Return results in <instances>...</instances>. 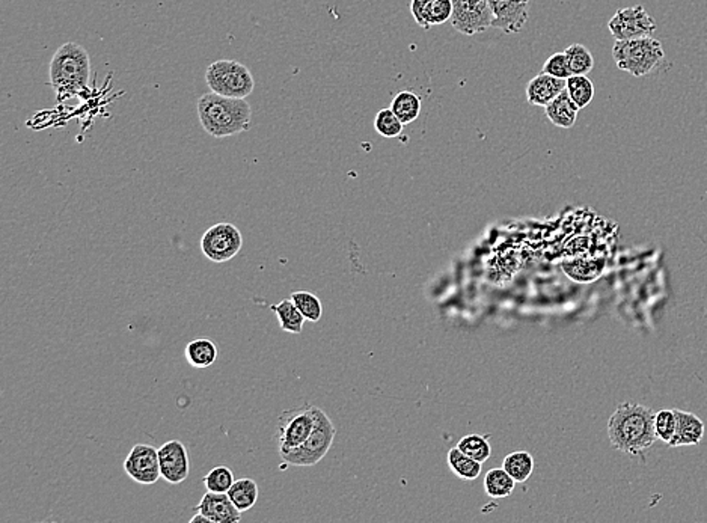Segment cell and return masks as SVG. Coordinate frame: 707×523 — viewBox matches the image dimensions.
<instances>
[{
    "label": "cell",
    "instance_id": "6da1fadb",
    "mask_svg": "<svg viewBox=\"0 0 707 523\" xmlns=\"http://www.w3.org/2000/svg\"><path fill=\"white\" fill-rule=\"evenodd\" d=\"M654 413L638 402H623L608 421V438L619 451L636 456L656 442Z\"/></svg>",
    "mask_w": 707,
    "mask_h": 523
},
{
    "label": "cell",
    "instance_id": "7a4b0ae2",
    "mask_svg": "<svg viewBox=\"0 0 707 523\" xmlns=\"http://www.w3.org/2000/svg\"><path fill=\"white\" fill-rule=\"evenodd\" d=\"M198 118L211 138H231L250 131L252 109L246 99H230L210 91L198 100Z\"/></svg>",
    "mask_w": 707,
    "mask_h": 523
},
{
    "label": "cell",
    "instance_id": "3957f363",
    "mask_svg": "<svg viewBox=\"0 0 707 523\" xmlns=\"http://www.w3.org/2000/svg\"><path fill=\"white\" fill-rule=\"evenodd\" d=\"M50 85L59 97L86 90L91 77V59L81 44L65 43L54 52L49 63Z\"/></svg>",
    "mask_w": 707,
    "mask_h": 523
},
{
    "label": "cell",
    "instance_id": "277c9868",
    "mask_svg": "<svg viewBox=\"0 0 707 523\" xmlns=\"http://www.w3.org/2000/svg\"><path fill=\"white\" fill-rule=\"evenodd\" d=\"M613 58L622 72L633 77H645L663 67L665 52L661 41L653 36H643L635 40L615 41Z\"/></svg>",
    "mask_w": 707,
    "mask_h": 523
},
{
    "label": "cell",
    "instance_id": "5b68a950",
    "mask_svg": "<svg viewBox=\"0 0 707 523\" xmlns=\"http://www.w3.org/2000/svg\"><path fill=\"white\" fill-rule=\"evenodd\" d=\"M205 83L214 94L230 99H246L254 92L255 81L250 68L232 59L210 63Z\"/></svg>",
    "mask_w": 707,
    "mask_h": 523
},
{
    "label": "cell",
    "instance_id": "8992f818",
    "mask_svg": "<svg viewBox=\"0 0 707 523\" xmlns=\"http://www.w3.org/2000/svg\"><path fill=\"white\" fill-rule=\"evenodd\" d=\"M314 411H316V425H314L309 438L300 447L293 448L289 451L278 452L282 461L289 466H302V468L303 466H316L329 452L330 447L334 443L335 434H337L334 422L319 407H316Z\"/></svg>",
    "mask_w": 707,
    "mask_h": 523
},
{
    "label": "cell",
    "instance_id": "52a82bcc",
    "mask_svg": "<svg viewBox=\"0 0 707 523\" xmlns=\"http://www.w3.org/2000/svg\"><path fill=\"white\" fill-rule=\"evenodd\" d=\"M316 406H305L282 412L276 427L278 452L289 451L302 445L316 425Z\"/></svg>",
    "mask_w": 707,
    "mask_h": 523
},
{
    "label": "cell",
    "instance_id": "ba28073f",
    "mask_svg": "<svg viewBox=\"0 0 707 523\" xmlns=\"http://www.w3.org/2000/svg\"><path fill=\"white\" fill-rule=\"evenodd\" d=\"M243 236L236 225L219 222L201 237V252L211 263H227L241 251Z\"/></svg>",
    "mask_w": 707,
    "mask_h": 523
},
{
    "label": "cell",
    "instance_id": "9c48e42d",
    "mask_svg": "<svg viewBox=\"0 0 707 523\" xmlns=\"http://www.w3.org/2000/svg\"><path fill=\"white\" fill-rule=\"evenodd\" d=\"M451 24L462 35L472 36L494 27L489 0H451Z\"/></svg>",
    "mask_w": 707,
    "mask_h": 523
},
{
    "label": "cell",
    "instance_id": "30bf717a",
    "mask_svg": "<svg viewBox=\"0 0 707 523\" xmlns=\"http://www.w3.org/2000/svg\"><path fill=\"white\" fill-rule=\"evenodd\" d=\"M608 29L615 41H624L653 36L658 26L643 5H635L619 9L608 23Z\"/></svg>",
    "mask_w": 707,
    "mask_h": 523
},
{
    "label": "cell",
    "instance_id": "8fae6325",
    "mask_svg": "<svg viewBox=\"0 0 707 523\" xmlns=\"http://www.w3.org/2000/svg\"><path fill=\"white\" fill-rule=\"evenodd\" d=\"M124 470L134 483L142 486L156 484L162 479L159 450L147 443L134 445L125 459Z\"/></svg>",
    "mask_w": 707,
    "mask_h": 523
},
{
    "label": "cell",
    "instance_id": "7c38bea8",
    "mask_svg": "<svg viewBox=\"0 0 707 523\" xmlns=\"http://www.w3.org/2000/svg\"><path fill=\"white\" fill-rule=\"evenodd\" d=\"M162 479L166 483L182 484L191 474V460L184 443L177 439L163 443L159 448Z\"/></svg>",
    "mask_w": 707,
    "mask_h": 523
},
{
    "label": "cell",
    "instance_id": "4fadbf2b",
    "mask_svg": "<svg viewBox=\"0 0 707 523\" xmlns=\"http://www.w3.org/2000/svg\"><path fill=\"white\" fill-rule=\"evenodd\" d=\"M531 0H489L494 27L504 34H519L530 18Z\"/></svg>",
    "mask_w": 707,
    "mask_h": 523
},
{
    "label": "cell",
    "instance_id": "5bb4252c",
    "mask_svg": "<svg viewBox=\"0 0 707 523\" xmlns=\"http://www.w3.org/2000/svg\"><path fill=\"white\" fill-rule=\"evenodd\" d=\"M196 511H200L211 523H236L241 522V513L232 504L228 493L209 492L201 498L200 504L196 506Z\"/></svg>",
    "mask_w": 707,
    "mask_h": 523
},
{
    "label": "cell",
    "instance_id": "9a60e30c",
    "mask_svg": "<svg viewBox=\"0 0 707 523\" xmlns=\"http://www.w3.org/2000/svg\"><path fill=\"white\" fill-rule=\"evenodd\" d=\"M565 85L567 82L563 79H556L542 72L533 77L526 86V100L531 106L546 108L552 100L556 99L563 91H565Z\"/></svg>",
    "mask_w": 707,
    "mask_h": 523
},
{
    "label": "cell",
    "instance_id": "2e32d148",
    "mask_svg": "<svg viewBox=\"0 0 707 523\" xmlns=\"http://www.w3.org/2000/svg\"><path fill=\"white\" fill-rule=\"evenodd\" d=\"M674 413H676V433L668 445L673 448L699 445L704 436L703 421L690 412L674 409Z\"/></svg>",
    "mask_w": 707,
    "mask_h": 523
},
{
    "label": "cell",
    "instance_id": "e0dca14e",
    "mask_svg": "<svg viewBox=\"0 0 707 523\" xmlns=\"http://www.w3.org/2000/svg\"><path fill=\"white\" fill-rule=\"evenodd\" d=\"M581 109L570 99L567 91H563L556 99L545 108V115L555 127L560 129H572L576 124L578 113Z\"/></svg>",
    "mask_w": 707,
    "mask_h": 523
},
{
    "label": "cell",
    "instance_id": "ac0fdd59",
    "mask_svg": "<svg viewBox=\"0 0 707 523\" xmlns=\"http://www.w3.org/2000/svg\"><path fill=\"white\" fill-rule=\"evenodd\" d=\"M563 270L572 281L579 282V284H590L601 276L602 270H604V261L585 258V257L565 258L563 261Z\"/></svg>",
    "mask_w": 707,
    "mask_h": 523
},
{
    "label": "cell",
    "instance_id": "d6986e66",
    "mask_svg": "<svg viewBox=\"0 0 707 523\" xmlns=\"http://www.w3.org/2000/svg\"><path fill=\"white\" fill-rule=\"evenodd\" d=\"M187 363L193 368H209L218 361V345L209 338H198L187 344L186 350Z\"/></svg>",
    "mask_w": 707,
    "mask_h": 523
},
{
    "label": "cell",
    "instance_id": "ffe728a7",
    "mask_svg": "<svg viewBox=\"0 0 707 523\" xmlns=\"http://www.w3.org/2000/svg\"><path fill=\"white\" fill-rule=\"evenodd\" d=\"M270 308L275 313L282 331L289 334H300L303 331V323L307 318L303 317V314L294 305L293 300H280V304L271 305Z\"/></svg>",
    "mask_w": 707,
    "mask_h": 523
},
{
    "label": "cell",
    "instance_id": "44dd1931",
    "mask_svg": "<svg viewBox=\"0 0 707 523\" xmlns=\"http://www.w3.org/2000/svg\"><path fill=\"white\" fill-rule=\"evenodd\" d=\"M228 497L241 513L250 511L259 501V484L250 479H236L228 490Z\"/></svg>",
    "mask_w": 707,
    "mask_h": 523
},
{
    "label": "cell",
    "instance_id": "7402d4cb",
    "mask_svg": "<svg viewBox=\"0 0 707 523\" xmlns=\"http://www.w3.org/2000/svg\"><path fill=\"white\" fill-rule=\"evenodd\" d=\"M421 99L412 91H401L392 99L391 109L403 124L417 121L421 115Z\"/></svg>",
    "mask_w": 707,
    "mask_h": 523
},
{
    "label": "cell",
    "instance_id": "603a6c76",
    "mask_svg": "<svg viewBox=\"0 0 707 523\" xmlns=\"http://www.w3.org/2000/svg\"><path fill=\"white\" fill-rule=\"evenodd\" d=\"M516 481L504 468L490 470L485 477V492L494 499L510 497L515 490Z\"/></svg>",
    "mask_w": 707,
    "mask_h": 523
},
{
    "label": "cell",
    "instance_id": "cb8c5ba5",
    "mask_svg": "<svg viewBox=\"0 0 707 523\" xmlns=\"http://www.w3.org/2000/svg\"><path fill=\"white\" fill-rule=\"evenodd\" d=\"M504 470L512 475L516 483H525L534 470V459L530 452L515 451L508 454L503 461Z\"/></svg>",
    "mask_w": 707,
    "mask_h": 523
},
{
    "label": "cell",
    "instance_id": "d4e9b609",
    "mask_svg": "<svg viewBox=\"0 0 707 523\" xmlns=\"http://www.w3.org/2000/svg\"><path fill=\"white\" fill-rule=\"evenodd\" d=\"M481 465H483V463L474 460V459H471V457L466 456V454L460 451L457 447L453 448V450H449V470H453L454 474L457 475L458 479H478L481 474Z\"/></svg>",
    "mask_w": 707,
    "mask_h": 523
},
{
    "label": "cell",
    "instance_id": "484cf974",
    "mask_svg": "<svg viewBox=\"0 0 707 523\" xmlns=\"http://www.w3.org/2000/svg\"><path fill=\"white\" fill-rule=\"evenodd\" d=\"M451 15H453V2L451 0H433L424 8L421 18L417 24L427 31L430 27L448 22L451 20Z\"/></svg>",
    "mask_w": 707,
    "mask_h": 523
},
{
    "label": "cell",
    "instance_id": "4316f807",
    "mask_svg": "<svg viewBox=\"0 0 707 523\" xmlns=\"http://www.w3.org/2000/svg\"><path fill=\"white\" fill-rule=\"evenodd\" d=\"M565 56H567V63H569L570 72L572 76H588V73H592L594 68V58H593L592 52L584 44H572L565 50Z\"/></svg>",
    "mask_w": 707,
    "mask_h": 523
},
{
    "label": "cell",
    "instance_id": "83f0119b",
    "mask_svg": "<svg viewBox=\"0 0 707 523\" xmlns=\"http://www.w3.org/2000/svg\"><path fill=\"white\" fill-rule=\"evenodd\" d=\"M565 82H567L565 91L570 95V99L574 100V103L579 109L587 108L594 99V85L590 81V77L570 76Z\"/></svg>",
    "mask_w": 707,
    "mask_h": 523
},
{
    "label": "cell",
    "instance_id": "f1b7e54d",
    "mask_svg": "<svg viewBox=\"0 0 707 523\" xmlns=\"http://www.w3.org/2000/svg\"><path fill=\"white\" fill-rule=\"evenodd\" d=\"M290 299L293 300L294 305L300 309V313L303 314V317L307 318L308 322H320L321 315H323V305L314 293L293 291Z\"/></svg>",
    "mask_w": 707,
    "mask_h": 523
},
{
    "label": "cell",
    "instance_id": "f546056e",
    "mask_svg": "<svg viewBox=\"0 0 707 523\" xmlns=\"http://www.w3.org/2000/svg\"><path fill=\"white\" fill-rule=\"evenodd\" d=\"M457 448L460 451L465 452L466 456L471 457L474 460L480 461V463L489 460L490 454H492V447H490L489 441L486 439V436H481V434H467L465 438L460 439Z\"/></svg>",
    "mask_w": 707,
    "mask_h": 523
},
{
    "label": "cell",
    "instance_id": "4dcf8cb0",
    "mask_svg": "<svg viewBox=\"0 0 707 523\" xmlns=\"http://www.w3.org/2000/svg\"><path fill=\"white\" fill-rule=\"evenodd\" d=\"M403 129H405V124L400 121V118L397 117L391 108L378 111V115L374 118V131H378L383 138H398L403 133Z\"/></svg>",
    "mask_w": 707,
    "mask_h": 523
},
{
    "label": "cell",
    "instance_id": "1f68e13d",
    "mask_svg": "<svg viewBox=\"0 0 707 523\" xmlns=\"http://www.w3.org/2000/svg\"><path fill=\"white\" fill-rule=\"evenodd\" d=\"M234 481V474L228 466H216L202 479L205 489L216 493H228Z\"/></svg>",
    "mask_w": 707,
    "mask_h": 523
},
{
    "label": "cell",
    "instance_id": "d6a6232c",
    "mask_svg": "<svg viewBox=\"0 0 707 523\" xmlns=\"http://www.w3.org/2000/svg\"><path fill=\"white\" fill-rule=\"evenodd\" d=\"M654 431L659 441L670 443L676 433V413L674 411H661L654 415Z\"/></svg>",
    "mask_w": 707,
    "mask_h": 523
},
{
    "label": "cell",
    "instance_id": "836d02e7",
    "mask_svg": "<svg viewBox=\"0 0 707 523\" xmlns=\"http://www.w3.org/2000/svg\"><path fill=\"white\" fill-rule=\"evenodd\" d=\"M543 73H546L549 76L556 77V79L567 81L572 76V72H570L569 63H567V56H565V52L554 53L551 58H547L546 63H543Z\"/></svg>",
    "mask_w": 707,
    "mask_h": 523
},
{
    "label": "cell",
    "instance_id": "e575fe53",
    "mask_svg": "<svg viewBox=\"0 0 707 523\" xmlns=\"http://www.w3.org/2000/svg\"><path fill=\"white\" fill-rule=\"evenodd\" d=\"M430 2H433V0H412V2H410V14H412L415 22H419L424 8H426Z\"/></svg>",
    "mask_w": 707,
    "mask_h": 523
},
{
    "label": "cell",
    "instance_id": "d590c367",
    "mask_svg": "<svg viewBox=\"0 0 707 523\" xmlns=\"http://www.w3.org/2000/svg\"><path fill=\"white\" fill-rule=\"evenodd\" d=\"M198 522L211 523L209 519H207V518H205L204 515H202V513H200V511H198V515L193 516V518L191 519V523Z\"/></svg>",
    "mask_w": 707,
    "mask_h": 523
}]
</instances>
